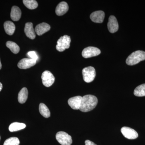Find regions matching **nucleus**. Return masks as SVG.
Returning <instances> with one entry per match:
<instances>
[{
    "mask_svg": "<svg viewBox=\"0 0 145 145\" xmlns=\"http://www.w3.org/2000/svg\"><path fill=\"white\" fill-rule=\"evenodd\" d=\"M98 100L96 96L86 95L83 96L80 110L83 112H88L92 110L97 106Z\"/></svg>",
    "mask_w": 145,
    "mask_h": 145,
    "instance_id": "nucleus-1",
    "label": "nucleus"
},
{
    "mask_svg": "<svg viewBox=\"0 0 145 145\" xmlns=\"http://www.w3.org/2000/svg\"><path fill=\"white\" fill-rule=\"evenodd\" d=\"M145 60V52L142 50H137L128 56L126 63L129 65H134Z\"/></svg>",
    "mask_w": 145,
    "mask_h": 145,
    "instance_id": "nucleus-2",
    "label": "nucleus"
},
{
    "mask_svg": "<svg viewBox=\"0 0 145 145\" xmlns=\"http://www.w3.org/2000/svg\"><path fill=\"white\" fill-rule=\"evenodd\" d=\"M71 39L70 36L67 35L60 37L57 42L56 49L59 52H63L66 49H68L70 47Z\"/></svg>",
    "mask_w": 145,
    "mask_h": 145,
    "instance_id": "nucleus-3",
    "label": "nucleus"
},
{
    "mask_svg": "<svg viewBox=\"0 0 145 145\" xmlns=\"http://www.w3.org/2000/svg\"><path fill=\"white\" fill-rule=\"evenodd\" d=\"M82 72L84 81L86 83L91 82L96 77V71L92 67L84 68Z\"/></svg>",
    "mask_w": 145,
    "mask_h": 145,
    "instance_id": "nucleus-4",
    "label": "nucleus"
},
{
    "mask_svg": "<svg viewBox=\"0 0 145 145\" xmlns=\"http://www.w3.org/2000/svg\"><path fill=\"white\" fill-rule=\"evenodd\" d=\"M57 141L62 145H71L72 143V137L67 133L59 131L56 135Z\"/></svg>",
    "mask_w": 145,
    "mask_h": 145,
    "instance_id": "nucleus-5",
    "label": "nucleus"
},
{
    "mask_svg": "<svg viewBox=\"0 0 145 145\" xmlns=\"http://www.w3.org/2000/svg\"><path fill=\"white\" fill-rule=\"evenodd\" d=\"M41 78L43 84L46 87L51 86L55 81L54 75L48 71H45L43 72Z\"/></svg>",
    "mask_w": 145,
    "mask_h": 145,
    "instance_id": "nucleus-6",
    "label": "nucleus"
},
{
    "mask_svg": "<svg viewBox=\"0 0 145 145\" xmlns=\"http://www.w3.org/2000/svg\"><path fill=\"white\" fill-rule=\"evenodd\" d=\"M101 50L95 47L89 46L83 50L82 52V55L85 58L98 56L101 54Z\"/></svg>",
    "mask_w": 145,
    "mask_h": 145,
    "instance_id": "nucleus-7",
    "label": "nucleus"
},
{
    "mask_svg": "<svg viewBox=\"0 0 145 145\" xmlns=\"http://www.w3.org/2000/svg\"><path fill=\"white\" fill-rule=\"evenodd\" d=\"M121 132L125 137L129 140L136 139L138 136L137 131L129 127H123L121 129Z\"/></svg>",
    "mask_w": 145,
    "mask_h": 145,
    "instance_id": "nucleus-8",
    "label": "nucleus"
},
{
    "mask_svg": "<svg viewBox=\"0 0 145 145\" xmlns=\"http://www.w3.org/2000/svg\"><path fill=\"white\" fill-rule=\"evenodd\" d=\"M36 61L35 60L29 58H24L19 61L18 66L21 69H27L34 66L36 64Z\"/></svg>",
    "mask_w": 145,
    "mask_h": 145,
    "instance_id": "nucleus-9",
    "label": "nucleus"
},
{
    "mask_svg": "<svg viewBox=\"0 0 145 145\" xmlns=\"http://www.w3.org/2000/svg\"><path fill=\"white\" fill-rule=\"evenodd\" d=\"M109 31L111 33L117 32L119 29V24L117 19L113 16H110L107 24Z\"/></svg>",
    "mask_w": 145,
    "mask_h": 145,
    "instance_id": "nucleus-10",
    "label": "nucleus"
},
{
    "mask_svg": "<svg viewBox=\"0 0 145 145\" xmlns=\"http://www.w3.org/2000/svg\"><path fill=\"white\" fill-rule=\"evenodd\" d=\"M105 17V13L102 10H98L91 14L90 18L93 22L102 23L103 22Z\"/></svg>",
    "mask_w": 145,
    "mask_h": 145,
    "instance_id": "nucleus-11",
    "label": "nucleus"
},
{
    "mask_svg": "<svg viewBox=\"0 0 145 145\" xmlns=\"http://www.w3.org/2000/svg\"><path fill=\"white\" fill-rule=\"evenodd\" d=\"M82 97L76 96L69 99L68 103L69 106L74 110L80 109Z\"/></svg>",
    "mask_w": 145,
    "mask_h": 145,
    "instance_id": "nucleus-12",
    "label": "nucleus"
},
{
    "mask_svg": "<svg viewBox=\"0 0 145 145\" xmlns=\"http://www.w3.org/2000/svg\"><path fill=\"white\" fill-rule=\"evenodd\" d=\"M24 32L26 36L29 39L33 40L36 38V34L33 28V24L32 23H27L25 24Z\"/></svg>",
    "mask_w": 145,
    "mask_h": 145,
    "instance_id": "nucleus-13",
    "label": "nucleus"
},
{
    "mask_svg": "<svg viewBox=\"0 0 145 145\" xmlns=\"http://www.w3.org/2000/svg\"><path fill=\"white\" fill-rule=\"evenodd\" d=\"M50 29V25L46 23H42L36 25L35 27V32L39 36H41L49 31Z\"/></svg>",
    "mask_w": 145,
    "mask_h": 145,
    "instance_id": "nucleus-14",
    "label": "nucleus"
},
{
    "mask_svg": "<svg viewBox=\"0 0 145 145\" xmlns=\"http://www.w3.org/2000/svg\"><path fill=\"white\" fill-rule=\"evenodd\" d=\"M69 10V6L65 2H62L57 6L55 10L56 14L58 16L64 15Z\"/></svg>",
    "mask_w": 145,
    "mask_h": 145,
    "instance_id": "nucleus-15",
    "label": "nucleus"
},
{
    "mask_svg": "<svg viewBox=\"0 0 145 145\" xmlns=\"http://www.w3.org/2000/svg\"><path fill=\"white\" fill-rule=\"evenodd\" d=\"M22 16V11L19 7L14 6L11 8L10 12V18L14 21H18L20 19Z\"/></svg>",
    "mask_w": 145,
    "mask_h": 145,
    "instance_id": "nucleus-16",
    "label": "nucleus"
},
{
    "mask_svg": "<svg viewBox=\"0 0 145 145\" xmlns=\"http://www.w3.org/2000/svg\"><path fill=\"white\" fill-rule=\"evenodd\" d=\"M4 27L6 33L9 35L14 34L16 29L15 24L10 21H6L4 24Z\"/></svg>",
    "mask_w": 145,
    "mask_h": 145,
    "instance_id": "nucleus-17",
    "label": "nucleus"
},
{
    "mask_svg": "<svg viewBox=\"0 0 145 145\" xmlns=\"http://www.w3.org/2000/svg\"><path fill=\"white\" fill-rule=\"evenodd\" d=\"M28 92L27 88H24L18 93V100L21 104L25 103L28 98Z\"/></svg>",
    "mask_w": 145,
    "mask_h": 145,
    "instance_id": "nucleus-18",
    "label": "nucleus"
},
{
    "mask_svg": "<svg viewBox=\"0 0 145 145\" xmlns=\"http://www.w3.org/2000/svg\"><path fill=\"white\" fill-rule=\"evenodd\" d=\"M26 127V125L23 123L14 122L9 125L8 129L10 132H15L24 129Z\"/></svg>",
    "mask_w": 145,
    "mask_h": 145,
    "instance_id": "nucleus-19",
    "label": "nucleus"
},
{
    "mask_svg": "<svg viewBox=\"0 0 145 145\" xmlns=\"http://www.w3.org/2000/svg\"><path fill=\"white\" fill-rule=\"evenodd\" d=\"M39 111L42 116L45 118H48L50 116V112L47 106L44 103H40L39 105Z\"/></svg>",
    "mask_w": 145,
    "mask_h": 145,
    "instance_id": "nucleus-20",
    "label": "nucleus"
},
{
    "mask_svg": "<svg viewBox=\"0 0 145 145\" xmlns=\"http://www.w3.org/2000/svg\"><path fill=\"white\" fill-rule=\"evenodd\" d=\"M6 45L7 47L14 54H18V52H20V47L14 42L9 41L7 42Z\"/></svg>",
    "mask_w": 145,
    "mask_h": 145,
    "instance_id": "nucleus-21",
    "label": "nucleus"
},
{
    "mask_svg": "<svg viewBox=\"0 0 145 145\" xmlns=\"http://www.w3.org/2000/svg\"><path fill=\"white\" fill-rule=\"evenodd\" d=\"M134 94L138 97L145 96V84L140 85L136 87L134 91Z\"/></svg>",
    "mask_w": 145,
    "mask_h": 145,
    "instance_id": "nucleus-22",
    "label": "nucleus"
},
{
    "mask_svg": "<svg viewBox=\"0 0 145 145\" xmlns=\"http://www.w3.org/2000/svg\"><path fill=\"white\" fill-rule=\"evenodd\" d=\"M23 2L27 8L29 9H35L38 6V3L35 0H24Z\"/></svg>",
    "mask_w": 145,
    "mask_h": 145,
    "instance_id": "nucleus-23",
    "label": "nucleus"
},
{
    "mask_svg": "<svg viewBox=\"0 0 145 145\" xmlns=\"http://www.w3.org/2000/svg\"><path fill=\"white\" fill-rule=\"evenodd\" d=\"M20 141L18 137H11L5 140L3 145H19Z\"/></svg>",
    "mask_w": 145,
    "mask_h": 145,
    "instance_id": "nucleus-24",
    "label": "nucleus"
},
{
    "mask_svg": "<svg viewBox=\"0 0 145 145\" xmlns=\"http://www.w3.org/2000/svg\"><path fill=\"white\" fill-rule=\"evenodd\" d=\"M27 55L28 57H29V59H32L35 60L36 61L39 59L38 55L36 54L35 51H29L27 52Z\"/></svg>",
    "mask_w": 145,
    "mask_h": 145,
    "instance_id": "nucleus-25",
    "label": "nucleus"
},
{
    "mask_svg": "<svg viewBox=\"0 0 145 145\" xmlns=\"http://www.w3.org/2000/svg\"><path fill=\"white\" fill-rule=\"evenodd\" d=\"M85 143V145H97L95 143L89 140H86Z\"/></svg>",
    "mask_w": 145,
    "mask_h": 145,
    "instance_id": "nucleus-26",
    "label": "nucleus"
},
{
    "mask_svg": "<svg viewBox=\"0 0 145 145\" xmlns=\"http://www.w3.org/2000/svg\"><path fill=\"white\" fill-rule=\"evenodd\" d=\"M3 89V85L1 82H0V91H1Z\"/></svg>",
    "mask_w": 145,
    "mask_h": 145,
    "instance_id": "nucleus-27",
    "label": "nucleus"
},
{
    "mask_svg": "<svg viewBox=\"0 0 145 145\" xmlns=\"http://www.w3.org/2000/svg\"><path fill=\"white\" fill-rule=\"evenodd\" d=\"M2 68V64L1 63V60H0V69H1Z\"/></svg>",
    "mask_w": 145,
    "mask_h": 145,
    "instance_id": "nucleus-28",
    "label": "nucleus"
},
{
    "mask_svg": "<svg viewBox=\"0 0 145 145\" xmlns=\"http://www.w3.org/2000/svg\"><path fill=\"white\" fill-rule=\"evenodd\" d=\"M0 140H1V136H0Z\"/></svg>",
    "mask_w": 145,
    "mask_h": 145,
    "instance_id": "nucleus-29",
    "label": "nucleus"
}]
</instances>
